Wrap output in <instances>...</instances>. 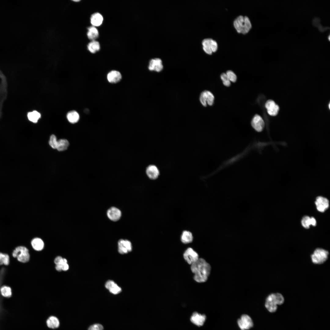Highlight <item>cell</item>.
I'll return each instance as SVG.
<instances>
[{
	"label": "cell",
	"instance_id": "cell-39",
	"mask_svg": "<svg viewBox=\"0 0 330 330\" xmlns=\"http://www.w3.org/2000/svg\"><path fill=\"white\" fill-rule=\"evenodd\" d=\"M311 225L313 226H315L316 225V221L315 219L314 218L312 217H311Z\"/></svg>",
	"mask_w": 330,
	"mask_h": 330
},
{
	"label": "cell",
	"instance_id": "cell-17",
	"mask_svg": "<svg viewBox=\"0 0 330 330\" xmlns=\"http://www.w3.org/2000/svg\"><path fill=\"white\" fill-rule=\"evenodd\" d=\"M105 287L111 293L115 295L119 293L122 291L121 288L112 280H108L106 282Z\"/></svg>",
	"mask_w": 330,
	"mask_h": 330
},
{
	"label": "cell",
	"instance_id": "cell-24",
	"mask_svg": "<svg viewBox=\"0 0 330 330\" xmlns=\"http://www.w3.org/2000/svg\"><path fill=\"white\" fill-rule=\"evenodd\" d=\"M88 50L92 53H94L98 51L100 49V45L97 41H91L87 46Z\"/></svg>",
	"mask_w": 330,
	"mask_h": 330
},
{
	"label": "cell",
	"instance_id": "cell-23",
	"mask_svg": "<svg viewBox=\"0 0 330 330\" xmlns=\"http://www.w3.org/2000/svg\"><path fill=\"white\" fill-rule=\"evenodd\" d=\"M31 244L33 248L37 251L42 250L44 247L43 241L41 239L39 238H35L33 239L31 242Z\"/></svg>",
	"mask_w": 330,
	"mask_h": 330
},
{
	"label": "cell",
	"instance_id": "cell-31",
	"mask_svg": "<svg viewBox=\"0 0 330 330\" xmlns=\"http://www.w3.org/2000/svg\"><path fill=\"white\" fill-rule=\"evenodd\" d=\"M301 224L305 228H309L311 225V218L307 216H304L302 220Z\"/></svg>",
	"mask_w": 330,
	"mask_h": 330
},
{
	"label": "cell",
	"instance_id": "cell-27",
	"mask_svg": "<svg viewBox=\"0 0 330 330\" xmlns=\"http://www.w3.org/2000/svg\"><path fill=\"white\" fill-rule=\"evenodd\" d=\"M69 145V142L66 139H60L57 141L56 149L60 151L65 150L67 149Z\"/></svg>",
	"mask_w": 330,
	"mask_h": 330
},
{
	"label": "cell",
	"instance_id": "cell-5",
	"mask_svg": "<svg viewBox=\"0 0 330 330\" xmlns=\"http://www.w3.org/2000/svg\"><path fill=\"white\" fill-rule=\"evenodd\" d=\"M12 254L13 256L16 258L19 262L25 263L29 260V251L25 247L20 246L16 247L13 251Z\"/></svg>",
	"mask_w": 330,
	"mask_h": 330
},
{
	"label": "cell",
	"instance_id": "cell-25",
	"mask_svg": "<svg viewBox=\"0 0 330 330\" xmlns=\"http://www.w3.org/2000/svg\"><path fill=\"white\" fill-rule=\"evenodd\" d=\"M193 237L192 234L188 231H184L181 236V241L184 244H188L193 241Z\"/></svg>",
	"mask_w": 330,
	"mask_h": 330
},
{
	"label": "cell",
	"instance_id": "cell-36",
	"mask_svg": "<svg viewBox=\"0 0 330 330\" xmlns=\"http://www.w3.org/2000/svg\"><path fill=\"white\" fill-rule=\"evenodd\" d=\"M66 263H67V260L65 258H62L59 263L56 265L55 266L56 270L58 271H61L62 270L61 269L62 265Z\"/></svg>",
	"mask_w": 330,
	"mask_h": 330
},
{
	"label": "cell",
	"instance_id": "cell-34",
	"mask_svg": "<svg viewBox=\"0 0 330 330\" xmlns=\"http://www.w3.org/2000/svg\"><path fill=\"white\" fill-rule=\"evenodd\" d=\"M226 74L230 81L234 82L236 81L237 79V76L231 70L228 71Z\"/></svg>",
	"mask_w": 330,
	"mask_h": 330
},
{
	"label": "cell",
	"instance_id": "cell-2",
	"mask_svg": "<svg viewBox=\"0 0 330 330\" xmlns=\"http://www.w3.org/2000/svg\"><path fill=\"white\" fill-rule=\"evenodd\" d=\"M284 299L283 296L279 293H272L266 297L265 306L267 310L270 313H274L277 309V305L283 304Z\"/></svg>",
	"mask_w": 330,
	"mask_h": 330
},
{
	"label": "cell",
	"instance_id": "cell-9",
	"mask_svg": "<svg viewBox=\"0 0 330 330\" xmlns=\"http://www.w3.org/2000/svg\"><path fill=\"white\" fill-rule=\"evenodd\" d=\"M214 97L213 94L210 91L205 90L202 92L200 95V100L204 106H207V104L209 105H212L214 102Z\"/></svg>",
	"mask_w": 330,
	"mask_h": 330
},
{
	"label": "cell",
	"instance_id": "cell-14",
	"mask_svg": "<svg viewBox=\"0 0 330 330\" xmlns=\"http://www.w3.org/2000/svg\"><path fill=\"white\" fill-rule=\"evenodd\" d=\"M265 106L269 115L273 116L277 115L279 108L274 101L271 100H268L266 103Z\"/></svg>",
	"mask_w": 330,
	"mask_h": 330
},
{
	"label": "cell",
	"instance_id": "cell-1",
	"mask_svg": "<svg viewBox=\"0 0 330 330\" xmlns=\"http://www.w3.org/2000/svg\"><path fill=\"white\" fill-rule=\"evenodd\" d=\"M191 269L194 274V280L198 283H203L207 281L211 273V267L204 259L199 258L191 265Z\"/></svg>",
	"mask_w": 330,
	"mask_h": 330
},
{
	"label": "cell",
	"instance_id": "cell-15",
	"mask_svg": "<svg viewBox=\"0 0 330 330\" xmlns=\"http://www.w3.org/2000/svg\"><path fill=\"white\" fill-rule=\"evenodd\" d=\"M206 318V317L205 314L195 312L192 315L190 321L194 324L198 326H201L204 324Z\"/></svg>",
	"mask_w": 330,
	"mask_h": 330
},
{
	"label": "cell",
	"instance_id": "cell-10",
	"mask_svg": "<svg viewBox=\"0 0 330 330\" xmlns=\"http://www.w3.org/2000/svg\"><path fill=\"white\" fill-rule=\"evenodd\" d=\"M132 250L130 242L127 240L120 239L118 242V251L122 254H127Z\"/></svg>",
	"mask_w": 330,
	"mask_h": 330
},
{
	"label": "cell",
	"instance_id": "cell-20",
	"mask_svg": "<svg viewBox=\"0 0 330 330\" xmlns=\"http://www.w3.org/2000/svg\"><path fill=\"white\" fill-rule=\"evenodd\" d=\"M90 20L92 26L96 27L99 26L102 24L104 18L103 16L100 13L97 12L91 15Z\"/></svg>",
	"mask_w": 330,
	"mask_h": 330
},
{
	"label": "cell",
	"instance_id": "cell-16",
	"mask_svg": "<svg viewBox=\"0 0 330 330\" xmlns=\"http://www.w3.org/2000/svg\"><path fill=\"white\" fill-rule=\"evenodd\" d=\"M107 215L108 218L113 221L118 220L121 216V212L118 208L115 207H112L107 211Z\"/></svg>",
	"mask_w": 330,
	"mask_h": 330
},
{
	"label": "cell",
	"instance_id": "cell-26",
	"mask_svg": "<svg viewBox=\"0 0 330 330\" xmlns=\"http://www.w3.org/2000/svg\"><path fill=\"white\" fill-rule=\"evenodd\" d=\"M67 117L69 122L74 123H77L79 121V116L78 113L76 111H72L68 113Z\"/></svg>",
	"mask_w": 330,
	"mask_h": 330
},
{
	"label": "cell",
	"instance_id": "cell-22",
	"mask_svg": "<svg viewBox=\"0 0 330 330\" xmlns=\"http://www.w3.org/2000/svg\"><path fill=\"white\" fill-rule=\"evenodd\" d=\"M47 326L51 328L55 329L58 327L60 322L58 319L54 316L50 317L47 320Z\"/></svg>",
	"mask_w": 330,
	"mask_h": 330
},
{
	"label": "cell",
	"instance_id": "cell-30",
	"mask_svg": "<svg viewBox=\"0 0 330 330\" xmlns=\"http://www.w3.org/2000/svg\"><path fill=\"white\" fill-rule=\"evenodd\" d=\"M9 258L6 254L0 252V265L4 264L7 265L9 264Z\"/></svg>",
	"mask_w": 330,
	"mask_h": 330
},
{
	"label": "cell",
	"instance_id": "cell-28",
	"mask_svg": "<svg viewBox=\"0 0 330 330\" xmlns=\"http://www.w3.org/2000/svg\"><path fill=\"white\" fill-rule=\"evenodd\" d=\"M27 116L29 121L33 123H36L40 118L41 114L37 111H34L28 112Z\"/></svg>",
	"mask_w": 330,
	"mask_h": 330
},
{
	"label": "cell",
	"instance_id": "cell-21",
	"mask_svg": "<svg viewBox=\"0 0 330 330\" xmlns=\"http://www.w3.org/2000/svg\"><path fill=\"white\" fill-rule=\"evenodd\" d=\"M87 35L89 39L91 41L95 40L99 36L98 31L96 27L90 26L88 28Z\"/></svg>",
	"mask_w": 330,
	"mask_h": 330
},
{
	"label": "cell",
	"instance_id": "cell-37",
	"mask_svg": "<svg viewBox=\"0 0 330 330\" xmlns=\"http://www.w3.org/2000/svg\"><path fill=\"white\" fill-rule=\"evenodd\" d=\"M62 270L66 271L69 269V266L67 263H64L61 266Z\"/></svg>",
	"mask_w": 330,
	"mask_h": 330
},
{
	"label": "cell",
	"instance_id": "cell-29",
	"mask_svg": "<svg viewBox=\"0 0 330 330\" xmlns=\"http://www.w3.org/2000/svg\"><path fill=\"white\" fill-rule=\"evenodd\" d=\"M0 290L1 295L4 297L9 298L12 295L11 289L9 286H3L1 288Z\"/></svg>",
	"mask_w": 330,
	"mask_h": 330
},
{
	"label": "cell",
	"instance_id": "cell-35",
	"mask_svg": "<svg viewBox=\"0 0 330 330\" xmlns=\"http://www.w3.org/2000/svg\"><path fill=\"white\" fill-rule=\"evenodd\" d=\"M103 326L99 324H93L89 327L88 330H103Z\"/></svg>",
	"mask_w": 330,
	"mask_h": 330
},
{
	"label": "cell",
	"instance_id": "cell-7",
	"mask_svg": "<svg viewBox=\"0 0 330 330\" xmlns=\"http://www.w3.org/2000/svg\"><path fill=\"white\" fill-rule=\"evenodd\" d=\"M203 48L204 51L207 54H211L213 52L216 51L218 48L216 42L210 38L204 39L202 42Z\"/></svg>",
	"mask_w": 330,
	"mask_h": 330
},
{
	"label": "cell",
	"instance_id": "cell-13",
	"mask_svg": "<svg viewBox=\"0 0 330 330\" xmlns=\"http://www.w3.org/2000/svg\"><path fill=\"white\" fill-rule=\"evenodd\" d=\"M163 68L162 61L160 58L152 59L150 61L148 66L149 70L159 72L163 70Z\"/></svg>",
	"mask_w": 330,
	"mask_h": 330
},
{
	"label": "cell",
	"instance_id": "cell-8",
	"mask_svg": "<svg viewBox=\"0 0 330 330\" xmlns=\"http://www.w3.org/2000/svg\"><path fill=\"white\" fill-rule=\"evenodd\" d=\"M183 257L185 261L190 265H192L199 258L198 254L193 248H188L183 254Z\"/></svg>",
	"mask_w": 330,
	"mask_h": 330
},
{
	"label": "cell",
	"instance_id": "cell-33",
	"mask_svg": "<svg viewBox=\"0 0 330 330\" xmlns=\"http://www.w3.org/2000/svg\"><path fill=\"white\" fill-rule=\"evenodd\" d=\"M221 78L223 84L226 86H229L230 85V81L226 73H223L221 75Z\"/></svg>",
	"mask_w": 330,
	"mask_h": 330
},
{
	"label": "cell",
	"instance_id": "cell-12",
	"mask_svg": "<svg viewBox=\"0 0 330 330\" xmlns=\"http://www.w3.org/2000/svg\"><path fill=\"white\" fill-rule=\"evenodd\" d=\"M253 128L258 132L261 131L264 128V122L262 117L258 115H256L254 117L251 122Z\"/></svg>",
	"mask_w": 330,
	"mask_h": 330
},
{
	"label": "cell",
	"instance_id": "cell-11",
	"mask_svg": "<svg viewBox=\"0 0 330 330\" xmlns=\"http://www.w3.org/2000/svg\"><path fill=\"white\" fill-rule=\"evenodd\" d=\"M315 204L317 210L323 212L327 210L329 206V201L326 198L319 196L317 197Z\"/></svg>",
	"mask_w": 330,
	"mask_h": 330
},
{
	"label": "cell",
	"instance_id": "cell-6",
	"mask_svg": "<svg viewBox=\"0 0 330 330\" xmlns=\"http://www.w3.org/2000/svg\"><path fill=\"white\" fill-rule=\"evenodd\" d=\"M237 322L238 326L241 330H248L253 326L251 318L247 314H244L241 315Z\"/></svg>",
	"mask_w": 330,
	"mask_h": 330
},
{
	"label": "cell",
	"instance_id": "cell-41",
	"mask_svg": "<svg viewBox=\"0 0 330 330\" xmlns=\"http://www.w3.org/2000/svg\"><path fill=\"white\" fill-rule=\"evenodd\" d=\"M75 1V2H79V0H76V1Z\"/></svg>",
	"mask_w": 330,
	"mask_h": 330
},
{
	"label": "cell",
	"instance_id": "cell-42",
	"mask_svg": "<svg viewBox=\"0 0 330 330\" xmlns=\"http://www.w3.org/2000/svg\"><path fill=\"white\" fill-rule=\"evenodd\" d=\"M329 108H330V104H329Z\"/></svg>",
	"mask_w": 330,
	"mask_h": 330
},
{
	"label": "cell",
	"instance_id": "cell-38",
	"mask_svg": "<svg viewBox=\"0 0 330 330\" xmlns=\"http://www.w3.org/2000/svg\"><path fill=\"white\" fill-rule=\"evenodd\" d=\"M62 258L61 256H57L55 259L54 262L56 265L57 264L59 263L61 260Z\"/></svg>",
	"mask_w": 330,
	"mask_h": 330
},
{
	"label": "cell",
	"instance_id": "cell-3",
	"mask_svg": "<svg viewBox=\"0 0 330 330\" xmlns=\"http://www.w3.org/2000/svg\"><path fill=\"white\" fill-rule=\"evenodd\" d=\"M233 25L238 32L244 34L248 33L251 27V24L248 17L242 15L238 16L235 19Z\"/></svg>",
	"mask_w": 330,
	"mask_h": 330
},
{
	"label": "cell",
	"instance_id": "cell-18",
	"mask_svg": "<svg viewBox=\"0 0 330 330\" xmlns=\"http://www.w3.org/2000/svg\"><path fill=\"white\" fill-rule=\"evenodd\" d=\"M146 174L148 178L152 180L156 179L159 175V171L155 165H151L148 166L146 169Z\"/></svg>",
	"mask_w": 330,
	"mask_h": 330
},
{
	"label": "cell",
	"instance_id": "cell-32",
	"mask_svg": "<svg viewBox=\"0 0 330 330\" xmlns=\"http://www.w3.org/2000/svg\"><path fill=\"white\" fill-rule=\"evenodd\" d=\"M57 143V141L56 136L53 134L51 135L49 141V144L50 146L53 149H56Z\"/></svg>",
	"mask_w": 330,
	"mask_h": 330
},
{
	"label": "cell",
	"instance_id": "cell-19",
	"mask_svg": "<svg viewBox=\"0 0 330 330\" xmlns=\"http://www.w3.org/2000/svg\"><path fill=\"white\" fill-rule=\"evenodd\" d=\"M107 78L109 82L116 83L121 80L122 75L119 72L116 70H112L108 73Z\"/></svg>",
	"mask_w": 330,
	"mask_h": 330
},
{
	"label": "cell",
	"instance_id": "cell-4",
	"mask_svg": "<svg viewBox=\"0 0 330 330\" xmlns=\"http://www.w3.org/2000/svg\"><path fill=\"white\" fill-rule=\"evenodd\" d=\"M329 255V252L327 250L317 248L310 255L311 261L314 264H322L327 260Z\"/></svg>",
	"mask_w": 330,
	"mask_h": 330
},
{
	"label": "cell",
	"instance_id": "cell-40",
	"mask_svg": "<svg viewBox=\"0 0 330 330\" xmlns=\"http://www.w3.org/2000/svg\"><path fill=\"white\" fill-rule=\"evenodd\" d=\"M330 35H328V37H327V38H328V40H330Z\"/></svg>",
	"mask_w": 330,
	"mask_h": 330
}]
</instances>
